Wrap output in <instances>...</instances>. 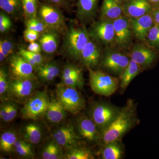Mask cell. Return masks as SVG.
<instances>
[{"label": "cell", "instance_id": "obj_16", "mask_svg": "<svg viewBox=\"0 0 159 159\" xmlns=\"http://www.w3.org/2000/svg\"><path fill=\"white\" fill-rule=\"evenodd\" d=\"M124 15L137 18L150 13L152 8L146 0H128L122 4Z\"/></svg>", "mask_w": 159, "mask_h": 159}, {"label": "cell", "instance_id": "obj_45", "mask_svg": "<svg viewBox=\"0 0 159 159\" xmlns=\"http://www.w3.org/2000/svg\"><path fill=\"white\" fill-rule=\"evenodd\" d=\"M9 103H5L1 104L0 107V118L2 119L6 116L8 109H9Z\"/></svg>", "mask_w": 159, "mask_h": 159}, {"label": "cell", "instance_id": "obj_7", "mask_svg": "<svg viewBox=\"0 0 159 159\" xmlns=\"http://www.w3.org/2000/svg\"><path fill=\"white\" fill-rule=\"evenodd\" d=\"M101 66L111 74L120 75L130 62L128 55L116 48L107 49L101 59Z\"/></svg>", "mask_w": 159, "mask_h": 159}, {"label": "cell", "instance_id": "obj_4", "mask_svg": "<svg viewBox=\"0 0 159 159\" xmlns=\"http://www.w3.org/2000/svg\"><path fill=\"white\" fill-rule=\"evenodd\" d=\"M90 38L89 30L84 26H70L66 32L65 39L64 47L66 52L71 57L80 59L83 49Z\"/></svg>", "mask_w": 159, "mask_h": 159}, {"label": "cell", "instance_id": "obj_25", "mask_svg": "<svg viewBox=\"0 0 159 159\" xmlns=\"http://www.w3.org/2000/svg\"><path fill=\"white\" fill-rule=\"evenodd\" d=\"M23 136L25 140L32 145L38 144L42 138L41 129L35 123H29L24 127Z\"/></svg>", "mask_w": 159, "mask_h": 159}, {"label": "cell", "instance_id": "obj_18", "mask_svg": "<svg viewBox=\"0 0 159 159\" xmlns=\"http://www.w3.org/2000/svg\"><path fill=\"white\" fill-rule=\"evenodd\" d=\"M80 59L87 68L98 65L101 60V53L96 43L90 39L83 49Z\"/></svg>", "mask_w": 159, "mask_h": 159}, {"label": "cell", "instance_id": "obj_37", "mask_svg": "<svg viewBox=\"0 0 159 159\" xmlns=\"http://www.w3.org/2000/svg\"><path fill=\"white\" fill-rule=\"evenodd\" d=\"M62 83L71 87L77 89H80L83 86L84 78L83 75L69 77L62 80Z\"/></svg>", "mask_w": 159, "mask_h": 159}, {"label": "cell", "instance_id": "obj_11", "mask_svg": "<svg viewBox=\"0 0 159 159\" xmlns=\"http://www.w3.org/2000/svg\"><path fill=\"white\" fill-rule=\"evenodd\" d=\"M34 69L19 54L12 55L9 59V74L11 79H35Z\"/></svg>", "mask_w": 159, "mask_h": 159}, {"label": "cell", "instance_id": "obj_32", "mask_svg": "<svg viewBox=\"0 0 159 159\" xmlns=\"http://www.w3.org/2000/svg\"><path fill=\"white\" fill-rule=\"evenodd\" d=\"M23 13L26 20L37 17L39 9L38 0H22Z\"/></svg>", "mask_w": 159, "mask_h": 159}, {"label": "cell", "instance_id": "obj_21", "mask_svg": "<svg viewBox=\"0 0 159 159\" xmlns=\"http://www.w3.org/2000/svg\"><path fill=\"white\" fill-rule=\"evenodd\" d=\"M142 70L137 62L130 59L128 65L119 76V88L122 93L126 90L132 80L141 73Z\"/></svg>", "mask_w": 159, "mask_h": 159}, {"label": "cell", "instance_id": "obj_2", "mask_svg": "<svg viewBox=\"0 0 159 159\" xmlns=\"http://www.w3.org/2000/svg\"><path fill=\"white\" fill-rule=\"evenodd\" d=\"M56 99L67 112L77 115L85 107L83 97L77 89L58 84L56 87Z\"/></svg>", "mask_w": 159, "mask_h": 159}, {"label": "cell", "instance_id": "obj_1", "mask_svg": "<svg viewBox=\"0 0 159 159\" xmlns=\"http://www.w3.org/2000/svg\"><path fill=\"white\" fill-rule=\"evenodd\" d=\"M137 107L133 100L129 99L109 125L101 132L103 145L120 141L122 137L138 122Z\"/></svg>", "mask_w": 159, "mask_h": 159}, {"label": "cell", "instance_id": "obj_20", "mask_svg": "<svg viewBox=\"0 0 159 159\" xmlns=\"http://www.w3.org/2000/svg\"><path fill=\"white\" fill-rule=\"evenodd\" d=\"M99 0H77L76 3L77 17L82 21L90 20L94 17Z\"/></svg>", "mask_w": 159, "mask_h": 159}, {"label": "cell", "instance_id": "obj_6", "mask_svg": "<svg viewBox=\"0 0 159 159\" xmlns=\"http://www.w3.org/2000/svg\"><path fill=\"white\" fill-rule=\"evenodd\" d=\"M38 14L39 18L52 31L62 32L65 30V20L58 7L41 3L39 7Z\"/></svg>", "mask_w": 159, "mask_h": 159}, {"label": "cell", "instance_id": "obj_29", "mask_svg": "<svg viewBox=\"0 0 159 159\" xmlns=\"http://www.w3.org/2000/svg\"><path fill=\"white\" fill-rule=\"evenodd\" d=\"M62 147L53 141L45 146L42 152V157L43 159L62 158Z\"/></svg>", "mask_w": 159, "mask_h": 159}, {"label": "cell", "instance_id": "obj_27", "mask_svg": "<svg viewBox=\"0 0 159 159\" xmlns=\"http://www.w3.org/2000/svg\"><path fill=\"white\" fill-rule=\"evenodd\" d=\"M64 158L66 159H93L95 158L91 151L79 145L68 148Z\"/></svg>", "mask_w": 159, "mask_h": 159}, {"label": "cell", "instance_id": "obj_5", "mask_svg": "<svg viewBox=\"0 0 159 159\" xmlns=\"http://www.w3.org/2000/svg\"><path fill=\"white\" fill-rule=\"evenodd\" d=\"M49 102L46 92H37L28 99L21 110L22 116L24 119L33 120L40 119L45 115Z\"/></svg>", "mask_w": 159, "mask_h": 159}, {"label": "cell", "instance_id": "obj_40", "mask_svg": "<svg viewBox=\"0 0 159 159\" xmlns=\"http://www.w3.org/2000/svg\"><path fill=\"white\" fill-rule=\"evenodd\" d=\"M46 4L52 5L67 10L71 9V5L68 0H43Z\"/></svg>", "mask_w": 159, "mask_h": 159}, {"label": "cell", "instance_id": "obj_31", "mask_svg": "<svg viewBox=\"0 0 159 159\" xmlns=\"http://www.w3.org/2000/svg\"><path fill=\"white\" fill-rule=\"evenodd\" d=\"M32 144L26 140H18L15 142L13 149L16 153L23 157H31L34 155Z\"/></svg>", "mask_w": 159, "mask_h": 159}, {"label": "cell", "instance_id": "obj_13", "mask_svg": "<svg viewBox=\"0 0 159 159\" xmlns=\"http://www.w3.org/2000/svg\"><path fill=\"white\" fill-rule=\"evenodd\" d=\"M35 87V79H11L7 91L8 97L18 100L26 99L31 96Z\"/></svg>", "mask_w": 159, "mask_h": 159}, {"label": "cell", "instance_id": "obj_47", "mask_svg": "<svg viewBox=\"0 0 159 159\" xmlns=\"http://www.w3.org/2000/svg\"><path fill=\"white\" fill-rule=\"evenodd\" d=\"M152 9L159 8V0H146Z\"/></svg>", "mask_w": 159, "mask_h": 159}, {"label": "cell", "instance_id": "obj_9", "mask_svg": "<svg viewBox=\"0 0 159 159\" xmlns=\"http://www.w3.org/2000/svg\"><path fill=\"white\" fill-rule=\"evenodd\" d=\"M119 110L107 102H99L93 106L91 119L96 123L100 133L112 121Z\"/></svg>", "mask_w": 159, "mask_h": 159}, {"label": "cell", "instance_id": "obj_14", "mask_svg": "<svg viewBox=\"0 0 159 159\" xmlns=\"http://www.w3.org/2000/svg\"><path fill=\"white\" fill-rule=\"evenodd\" d=\"M52 137L60 146L67 149L79 145L81 139L70 124L57 129L53 133Z\"/></svg>", "mask_w": 159, "mask_h": 159}, {"label": "cell", "instance_id": "obj_10", "mask_svg": "<svg viewBox=\"0 0 159 159\" xmlns=\"http://www.w3.org/2000/svg\"><path fill=\"white\" fill-rule=\"evenodd\" d=\"M130 58L139 64L142 70L154 65L159 58V51L147 44H137L132 48Z\"/></svg>", "mask_w": 159, "mask_h": 159}, {"label": "cell", "instance_id": "obj_39", "mask_svg": "<svg viewBox=\"0 0 159 159\" xmlns=\"http://www.w3.org/2000/svg\"><path fill=\"white\" fill-rule=\"evenodd\" d=\"M17 112V105L15 103H9L8 112L6 116L2 119L5 122H11L16 117Z\"/></svg>", "mask_w": 159, "mask_h": 159}, {"label": "cell", "instance_id": "obj_35", "mask_svg": "<svg viewBox=\"0 0 159 159\" xmlns=\"http://www.w3.org/2000/svg\"><path fill=\"white\" fill-rule=\"evenodd\" d=\"M14 45L8 40H1L0 41V61H3L14 51Z\"/></svg>", "mask_w": 159, "mask_h": 159}, {"label": "cell", "instance_id": "obj_15", "mask_svg": "<svg viewBox=\"0 0 159 159\" xmlns=\"http://www.w3.org/2000/svg\"><path fill=\"white\" fill-rule=\"evenodd\" d=\"M77 127L80 136L90 143H95L101 140V133L96 123L92 119L85 116L80 117Z\"/></svg>", "mask_w": 159, "mask_h": 159}, {"label": "cell", "instance_id": "obj_3", "mask_svg": "<svg viewBox=\"0 0 159 159\" xmlns=\"http://www.w3.org/2000/svg\"><path fill=\"white\" fill-rule=\"evenodd\" d=\"M88 68L90 85L94 93L109 97L116 93L119 88V78L102 71L94 70L91 68Z\"/></svg>", "mask_w": 159, "mask_h": 159}, {"label": "cell", "instance_id": "obj_33", "mask_svg": "<svg viewBox=\"0 0 159 159\" xmlns=\"http://www.w3.org/2000/svg\"><path fill=\"white\" fill-rule=\"evenodd\" d=\"M145 42L147 45L159 51V25H154L150 29Z\"/></svg>", "mask_w": 159, "mask_h": 159}, {"label": "cell", "instance_id": "obj_8", "mask_svg": "<svg viewBox=\"0 0 159 159\" xmlns=\"http://www.w3.org/2000/svg\"><path fill=\"white\" fill-rule=\"evenodd\" d=\"M91 37L104 45H116V35L112 21L100 20L92 24L89 30Z\"/></svg>", "mask_w": 159, "mask_h": 159}, {"label": "cell", "instance_id": "obj_43", "mask_svg": "<svg viewBox=\"0 0 159 159\" xmlns=\"http://www.w3.org/2000/svg\"><path fill=\"white\" fill-rule=\"evenodd\" d=\"M27 50L31 53L39 54L41 51L42 48L40 45L38 43L34 42L30 43V44L27 48Z\"/></svg>", "mask_w": 159, "mask_h": 159}, {"label": "cell", "instance_id": "obj_44", "mask_svg": "<svg viewBox=\"0 0 159 159\" xmlns=\"http://www.w3.org/2000/svg\"><path fill=\"white\" fill-rule=\"evenodd\" d=\"M150 13L153 19L154 25H159V8L152 9Z\"/></svg>", "mask_w": 159, "mask_h": 159}, {"label": "cell", "instance_id": "obj_19", "mask_svg": "<svg viewBox=\"0 0 159 159\" xmlns=\"http://www.w3.org/2000/svg\"><path fill=\"white\" fill-rule=\"evenodd\" d=\"M100 14V20L112 21L124 15L122 4L117 0H103Z\"/></svg>", "mask_w": 159, "mask_h": 159}, {"label": "cell", "instance_id": "obj_36", "mask_svg": "<svg viewBox=\"0 0 159 159\" xmlns=\"http://www.w3.org/2000/svg\"><path fill=\"white\" fill-rule=\"evenodd\" d=\"M80 75H83L81 69L73 65H68L64 68L61 73V79L62 80L69 77H76Z\"/></svg>", "mask_w": 159, "mask_h": 159}, {"label": "cell", "instance_id": "obj_38", "mask_svg": "<svg viewBox=\"0 0 159 159\" xmlns=\"http://www.w3.org/2000/svg\"><path fill=\"white\" fill-rule=\"evenodd\" d=\"M9 82L8 74L3 68H1L0 69V95L1 97L7 92Z\"/></svg>", "mask_w": 159, "mask_h": 159}, {"label": "cell", "instance_id": "obj_24", "mask_svg": "<svg viewBox=\"0 0 159 159\" xmlns=\"http://www.w3.org/2000/svg\"><path fill=\"white\" fill-rule=\"evenodd\" d=\"M38 76L44 81H51L58 76L60 69L54 63H47L40 66L37 69Z\"/></svg>", "mask_w": 159, "mask_h": 159}, {"label": "cell", "instance_id": "obj_22", "mask_svg": "<svg viewBox=\"0 0 159 159\" xmlns=\"http://www.w3.org/2000/svg\"><path fill=\"white\" fill-rule=\"evenodd\" d=\"M66 112L57 99H53L50 100L45 116L50 122L59 123L65 119Z\"/></svg>", "mask_w": 159, "mask_h": 159}, {"label": "cell", "instance_id": "obj_23", "mask_svg": "<svg viewBox=\"0 0 159 159\" xmlns=\"http://www.w3.org/2000/svg\"><path fill=\"white\" fill-rule=\"evenodd\" d=\"M56 31H52L45 32L39 39L42 50L47 54L54 53L58 47V35Z\"/></svg>", "mask_w": 159, "mask_h": 159}, {"label": "cell", "instance_id": "obj_28", "mask_svg": "<svg viewBox=\"0 0 159 159\" xmlns=\"http://www.w3.org/2000/svg\"><path fill=\"white\" fill-rule=\"evenodd\" d=\"M0 8L12 16L23 13L22 0H0Z\"/></svg>", "mask_w": 159, "mask_h": 159}, {"label": "cell", "instance_id": "obj_42", "mask_svg": "<svg viewBox=\"0 0 159 159\" xmlns=\"http://www.w3.org/2000/svg\"><path fill=\"white\" fill-rule=\"evenodd\" d=\"M18 54L24 57L26 59V60L33 67L34 70H37V69L39 68L38 65L34 61V60L33 59L31 55L29 54V51H27V50L23 48L20 49L19 51Z\"/></svg>", "mask_w": 159, "mask_h": 159}, {"label": "cell", "instance_id": "obj_46", "mask_svg": "<svg viewBox=\"0 0 159 159\" xmlns=\"http://www.w3.org/2000/svg\"><path fill=\"white\" fill-rule=\"evenodd\" d=\"M11 20L7 22L0 24V31L1 33L6 32L11 28Z\"/></svg>", "mask_w": 159, "mask_h": 159}, {"label": "cell", "instance_id": "obj_48", "mask_svg": "<svg viewBox=\"0 0 159 159\" xmlns=\"http://www.w3.org/2000/svg\"><path fill=\"white\" fill-rule=\"evenodd\" d=\"M10 21V19L3 12H1L0 14V24L7 22Z\"/></svg>", "mask_w": 159, "mask_h": 159}, {"label": "cell", "instance_id": "obj_49", "mask_svg": "<svg viewBox=\"0 0 159 159\" xmlns=\"http://www.w3.org/2000/svg\"><path fill=\"white\" fill-rule=\"evenodd\" d=\"M117 1L120 4H122L123 3L125 2L126 1H128V0H117Z\"/></svg>", "mask_w": 159, "mask_h": 159}, {"label": "cell", "instance_id": "obj_41", "mask_svg": "<svg viewBox=\"0 0 159 159\" xmlns=\"http://www.w3.org/2000/svg\"><path fill=\"white\" fill-rule=\"evenodd\" d=\"M40 33L36 31L26 29L24 32V37L25 40L30 43L34 42L39 39Z\"/></svg>", "mask_w": 159, "mask_h": 159}, {"label": "cell", "instance_id": "obj_34", "mask_svg": "<svg viewBox=\"0 0 159 159\" xmlns=\"http://www.w3.org/2000/svg\"><path fill=\"white\" fill-rule=\"evenodd\" d=\"M27 29L41 33L45 32L48 27L42 20L37 17L27 20L26 21Z\"/></svg>", "mask_w": 159, "mask_h": 159}, {"label": "cell", "instance_id": "obj_12", "mask_svg": "<svg viewBox=\"0 0 159 159\" xmlns=\"http://www.w3.org/2000/svg\"><path fill=\"white\" fill-rule=\"evenodd\" d=\"M115 35L116 45L121 49H126L130 44L133 35L129 18L125 15L113 21Z\"/></svg>", "mask_w": 159, "mask_h": 159}, {"label": "cell", "instance_id": "obj_17", "mask_svg": "<svg viewBox=\"0 0 159 159\" xmlns=\"http://www.w3.org/2000/svg\"><path fill=\"white\" fill-rule=\"evenodd\" d=\"M150 12L137 18H129L134 35L139 40L145 41L148 31L154 25Z\"/></svg>", "mask_w": 159, "mask_h": 159}, {"label": "cell", "instance_id": "obj_30", "mask_svg": "<svg viewBox=\"0 0 159 159\" xmlns=\"http://www.w3.org/2000/svg\"><path fill=\"white\" fill-rule=\"evenodd\" d=\"M17 136L14 132L7 131L2 134L0 138V149L3 152H9L13 149Z\"/></svg>", "mask_w": 159, "mask_h": 159}, {"label": "cell", "instance_id": "obj_26", "mask_svg": "<svg viewBox=\"0 0 159 159\" xmlns=\"http://www.w3.org/2000/svg\"><path fill=\"white\" fill-rule=\"evenodd\" d=\"M119 141L110 142L104 145L101 152L102 159H120L123 155L122 147Z\"/></svg>", "mask_w": 159, "mask_h": 159}]
</instances>
